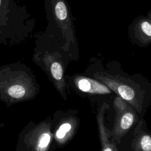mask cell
<instances>
[{
	"instance_id": "1",
	"label": "cell",
	"mask_w": 151,
	"mask_h": 151,
	"mask_svg": "<svg viewBox=\"0 0 151 151\" xmlns=\"http://www.w3.org/2000/svg\"><path fill=\"white\" fill-rule=\"evenodd\" d=\"M35 40L33 61L46 73L55 88L65 100V82L63 58V53L65 51L59 38L53 28L48 25L45 31L36 35Z\"/></svg>"
},
{
	"instance_id": "2",
	"label": "cell",
	"mask_w": 151,
	"mask_h": 151,
	"mask_svg": "<svg viewBox=\"0 0 151 151\" xmlns=\"http://www.w3.org/2000/svg\"><path fill=\"white\" fill-rule=\"evenodd\" d=\"M38 91L39 86L33 73L22 63H11L0 74V101L7 107L34 99Z\"/></svg>"
},
{
	"instance_id": "3",
	"label": "cell",
	"mask_w": 151,
	"mask_h": 151,
	"mask_svg": "<svg viewBox=\"0 0 151 151\" xmlns=\"http://www.w3.org/2000/svg\"><path fill=\"white\" fill-rule=\"evenodd\" d=\"M34 25L25 5L17 0H0V47L12 46L25 40Z\"/></svg>"
},
{
	"instance_id": "4",
	"label": "cell",
	"mask_w": 151,
	"mask_h": 151,
	"mask_svg": "<svg viewBox=\"0 0 151 151\" xmlns=\"http://www.w3.org/2000/svg\"><path fill=\"white\" fill-rule=\"evenodd\" d=\"M51 6L52 23L64 50L69 57H74L78 52V43L70 8L66 0H45Z\"/></svg>"
},
{
	"instance_id": "5",
	"label": "cell",
	"mask_w": 151,
	"mask_h": 151,
	"mask_svg": "<svg viewBox=\"0 0 151 151\" xmlns=\"http://www.w3.org/2000/svg\"><path fill=\"white\" fill-rule=\"evenodd\" d=\"M52 121L29 122L18 135L16 151H48L52 141Z\"/></svg>"
},
{
	"instance_id": "6",
	"label": "cell",
	"mask_w": 151,
	"mask_h": 151,
	"mask_svg": "<svg viewBox=\"0 0 151 151\" xmlns=\"http://www.w3.org/2000/svg\"><path fill=\"white\" fill-rule=\"evenodd\" d=\"M94 77L131 105L136 111L141 112L144 93L137 84L121 77L104 72H97L94 74Z\"/></svg>"
},
{
	"instance_id": "7",
	"label": "cell",
	"mask_w": 151,
	"mask_h": 151,
	"mask_svg": "<svg viewBox=\"0 0 151 151\" xmlns=\"http://www.w3.org/2000/svg\"><path fill=\"white\" fill-rule=\"evenodd\" d=\"M113 107L115 118L110 133L112 140L119 143L122 138L138 120V117L134 109L119 96L114 98Z\"/></svg>"
},
{
	"instance_id": "8",
	"label": "cell",
	"mask_w": 151,
	"mask_h": 151,
	"mask_svg": "<svg viewBox=\"0 0 151 151\" xmlns=\"http://www.w3.org/2000/svg\"><path fill=\"white\" fill-rule=\"evenodd\" d=\"M129 37L133 44L145 47L151 42V11L134 19L128 29Z\"/></svg>"
},
{
	"instance_id": "9",
	"label": "cell",
	"mask_w": 151,
	"mask_h": 151,
	"mask_svg": "<svg viewBox=\"0 0 151 151\" xmlns=\"http://www.w3.org/2000/svg\"><path fill=\"white\" fill-rule=\"evenodd\" d=\"M78 123L77 117L71 113H67L59 119L52 133V139L58 146L65 145L71 139L77 129Z\"/></svg>"
},
{
	"instance_id": "10",
	"label": "cell",
	"mask_w": 151,
	"mask_h": 151,
	"mask_svg": "<svg viewBox=\"0 0 151 151\" xmlns=\"http://www.w3.org/2000/svg\"><path fill=\"white\" fill-rule=\"evenodd\" d=\"M76 88L84 93L93 94H108L111 90L100 81L86 77L77 76L74 78Z\"/></svg>"
},
{
	"instance_id": "11",
	"label": "cell",
	"mask_w": 151,
	"mask_h": 151,
	"mask_svg": "<svg viewBox=\"0 0 151 151\" xmlns=\"http://www.w3.org/2000/svg\"><path fill=\"white\" fill-rule=\"evenodd\" d=\"M109 108V105L106 103H103L100 108L99 109L97 114V122L101 143V151H113L111 142L110 140V130L106 128L104 123L105 113Z\"/></svg>"
},
{
	"instance_id": "12",
	"label": "cell",
	"mask_w": 151,
	"mask_h": 151,
	"mask_svg": "<svg viewBox=\"0 0 151 151\" xmlns=\"http://www.w3.org/2000/svg\"><path fill=\"white\" fill-rule=\"evenodd\" d=\"M132 147L134 151H151V137L147 129H145L143 121H140L134 132Z\"/></svg>"
},
{
	"instance_id": "13",
	"label": "cell",
	"mask_w": 151,
	"mask_h": 151,
	"mask_svg": "<svg viewBox=\"0 0 151 151\" xmlns=\"http://www.w3.org/2000/svg\"><path fill=\"white\" fill-rule=\"evenodd\" d=\"M10 65H11V64H5V65L1 66L0 67V74H2V73H4L5 71H6L9 68Z\"/></svg>"
},
{
	"instance_id": "14",
	"label": "cell",
	"mask_w": 151,
	"mask_h": 151,
	"mask_svg": "<svg viewBox=\"0 0 151 151\" xmlns=\"http://www.w3.org/2000/svg\"><path fill=\"white\" fill-rule=\"evenodd\" d=\"M111 144H112V146H113V151H119L117 147H116V143H115V142L113 140H111Z\"/></svg>"
}]
</instances>
